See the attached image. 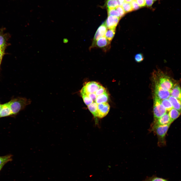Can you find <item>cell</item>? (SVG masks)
I'll list each match as a JSON object with an SVG mask.
<instances>
[{
	"mask_svg": "<svg viewBox=\"0 0 181 181\" xmlns=\"http://www.w3.org/2000/svg\"><path fill=\"white\" fill-rule=\"evenodd\" d=\"M110 43L105 36L101 37L94 43H92L90 49L94 48L101 49L106 52L110 48Z\"/></svg>",
	"mask_w": 181,
	"mask_h": 181,
	"instance_id": "4",
	"label": "cell"
},
{
	"mask_svg": "<svg viewBox=\"0 0 181 181\" xmlns=\"http://www.w3.org/2000/svg\"><path fill=\"white\" fill-rule=\"evenodd\" d=\"M126 2L127 3H131L132 0H125Z\"/></svg>",
	"mask_w": 181,
	"mask_h": 181,
	"instance_id": "37",
	"label": "cell"
},
{
	"mask_svg": "<svg viewBox=\"0 0 181 181\" xmlns=\"http://www.w3.org/2000/svg\"><path fill=\"white\" fill-rule=\"evenodd\" d=\"M172 123L168 113H166L157 120L154 121L151 125V127L157 125L171 124Z\"/></svg>",
	"mask_w": 181,
	"mask_h": 181,
	"instance_id": "10",
	"label": "cell"
},
{
	"mask_svg": "<svg viewBox=\"0 0 181 181\" xmlns=\"http://www.w3.org/2000/svg\"><path fill=\"white\" fill-rule=\"evenodd\" d=\"M121 6L126 13L131 12L133 10L131 5L130 3L126 2H124Z\"/></svg>",
	"mask_w": 181,
	"mask_h": 181,
	"instance_id": "24",
	"label": "cell"
},
{
	"mask_svg": "<svg viewBox=\"0 0 181 181\" xmlns=\"http://www.w3.org/2000/svg\"><path fill=\"white\" fill-rule=\"evenodd\" d=\"M143 181H168L166 179L159 177L155 175L147 177Z\"/></svg>",
	"mask_w": 181,
	"mask_h": 181,
	"instance_id": "23",
	"label": "cell"
},
{
	"mask_svg": "<svg viewBox=\"0 0 181 181\" xmlns=\"http://www.w3.org/2000/svg\"><path fill=\"white\" fill-rule=\"evenodd\" d=\"M115 33V29H108L107 30L105 36L110 42L113 38Z\"/></svg>",
	"mask_w": 181,
	"mask_h": 181,
	"instance_id": "18",
	"label": "cell"
},
{
	"mask_svg": "<svg viewBox=\"0 0 181 181\" xmlns=\"http://www.w3.org/2000/svg\"><path fill=\"white\" fill-rule=\"evenodd\" d=\"M108 15L120 18L119 14L116 9L108 10Z\"/></svg>",
	"mask_w": 181,
	"mask_h": 181,
	"instance_id": "25",
	"label": "cell"
},
{
	"mask_svg": "<svg viewBox=\"0 0 181 181\" xmlns=\"http://www.w3.org/2000/svg\"><path fill=\"white\" fill-rule=\"evenodd\" d=\"M5 164H4L1 165H0V171H1V170Z\"/></svg>",
	"mask_w": 181,
	"mask_h": 181,
	"instance_id": "36",
	"label": "cell"
},
{
	"mask_svg": "<svg viewBox=\"0 0 181 181\" xmlns=\"http://www.w3.org/2000/svg\"><path fill=\"white\" fill-rule=\"evenodd\" d=\"M180 113L179 111L173 108L169 111L168 114L171 122H172L177 118Z\"/></svg>",
	"mask_w": 181,
	"mask_h": 181,
	"instance_id": "17",
	"label": "cell"
},
{
	"mask_svg": "<svg viewBox=\"0 0 181 181\" xmlns=\"http://www.w3.org/2000/svg\"><path fill=\"white\" fill-rule=\"evenodd\" d=\"M80 93L83 101L86 105L88 106L94 102L85 93L82 92H80Z\"/></svg>",
	"mask_w": 181,
	"mask_h": 181,
	"instance_id": "22",
	"label": "cell"
},
{
	"mask_svg": "<svg viewBox=\"0 0 181 181\" xmlns=\"http://www.w3.org/2000/svg\"><path fill=\"white\" fill-rule=\"evenodd\" d=\"M156 84L162 89L168 91H170L173 87L172 82L167 76L160 77L158 82H157Z\"/></svg>",
	"mask_w": 181,
	"mask_h": 181,
	"instance_id": "6",
	"label": "cell"
},
{
	"mask_svg": "<svg viewBox=\"0 0 181 181\" xmlns=\"http://www.w3.org/2000/svg\"><path fill=\"white\" fill-rule=\"evenodd\" d=\"M140 7H142L146 5L145 0H135Z\"/></svg>",
	"mask_w": 181,
	"mask_h": 181,
	"instance_id": "32",
	"label": "cell"
},
{
	"mask_svg": "<svg viewBox=\"0 0 181 181\" xmlns=\"http://www.w3.org/2000/svg\"><path fill=\"white\" fill-rule=\"evenodd\" d=\"M1 61H0V64H1Z\"/></svg>",
	"mask_w": 181,
	"mask_h": 181,
	"instance_id": "39",
	"label": "cell"
},
{
	"mask_svg": "<svg viewBox=\"0 0 181 181\" xmlns=\"http://www.w3.org/2000/svg\"><path fill=\"white\" fill-rule=\"evenodd\" d=\"M171 96L181 100V89L178 85H176L170 90Z\"/></svg>",
	"mask_w": 181,
	"mask_h": 181,
	"instance_id": "15",
	"label": "cell"
},
{
	"mask_svg": "<svg viewBox=\"0 0 181 181\" xmlns=\"http://www.w3.org/2000/svg\"><path fill=\"white\" fill-rule=\"evenodd\" d=\"M118 5L122 6L123 3L124 2L125 0H117Z\"/></svg>",
	"mask_w": 181,
	"mask_h": 181,
	"instance_id": "35",
	"label": "cell"
},
{
	"mask_svg": "<svg viewBox=\"0 0 181 181\" xmlns=\"http://www.w3.org/2000/svg\"><path fill=\"white\" fill-rule=\"evenodd\" d=\"M106 6L108 9H115L118 6L117 0H107Z\"/></svg>",
	"mask_w": 181,
	"mask_h": 181,
	"instance_id": "19",
	"label": "cell"
},
{
	"mask_svg": "<svg viewBox=\"0 0 181 181\" xmlns=\"http://www.w3.org/2000/svg\"><path fill=\"white\" fill-rule=\"evenodd\" d=\"M153 0L154 1H156V0Z\"/></svg>",
	"mask_w": 181,
	"mask_h": 181,
	"instance_id": "40",
	"label": "cell"
},
{
	"mask_svg": "<svg viewBox=\"0 0 181 181\" xmlns=\"http://www.w3.org/2000/svg\"><path fill=\"white\" fill-rule=\"evenodd\" d=\"M12 115V113L9 106V102L3 105L0 112V117H6Z\"/></svg>",
	"mask_w": 181,
	"mask_h": 181,
	"instance_id": "12",
	"label": "cell"
},
{
	"mask_svg": "<svg viewBox=\"0 0 181 181\" xmlns=\"http://www.w3.org/2000/svg\"><path fill=\"white\" fill-rule=\"evenodd\" d=\"M105 22L103 23L98 28L93 38V43H94L101 37L105 36L107 30Z\"/></svg>",
	"mask_w": 181,
	"mask_h": 181,
	"instance_id": "11",
	"label": "cell"
},
{
	"mask_svg": "<svg viewBox=\"0 0 181 181\" xmlns=\"http://www.w3.org/2000/svg\"><path fill=\"white\" fill-rule=\"evenodd\" d=\"M145 1L146 5L149 7H151L153 3V0H145Z\"/></svg>",
	"mask_w": 181,
	"mask_h": 181,
	"instance_id": "33",
	"label": "cell"
},
{
	"mask_svg": "<svg viewBox=\"0 0 181 181\" xmlns=\"http://www.w3.org/2000/svg\"><path fill=\"white\" fill-rule=\"evenodd\" d=\"M2 105L0 104V112L1 111V109L2 108Z\"/></svg>",
	"mask_w": 181,
	"mask_h": 181,
	"instance_id": "38",
	"label": "cell"
},
{
	"mask_svg": "<svg viewBox=\"0 0 181 181\" xmlns=\"http://www.w3.org/2000/svg\"><path fill=\"white\" fill-rule=\"evenodd\" d=\"M135 61L137 62H140L144 59V57L142 54L139 53L136 54L134 56Z\"/></svg>",
	"mask_w": 181,
	"mask_h": 181,
	"instance_id": "27",
	"label": "cell"
},
{
	"mask_svg": "<svg viewBox=\"0 0 181 181\" xmlns=\"http://www.w3.org/2000/svg\"><path fill=\"white\" fill-rule=\"evenodd\" d=\"M160 101L161 103L167 111H169L173 108L171 104L168 99L160 100Z\"/></svg>",
	"mask_w": 181,
	"mask_h": 181,
	"instance_id": "20",
	"label": "cell"
},
{
	"mask_svg": "<svg viewBox=\"0 0 181 181\" xmlns=\"http://www.w3.org/2000/svg\"><path fill=\"white\" fill-rule=\"evenodd\" d=\"M116 9L119 13L120 18L123 17L126 13L121 6H118Z\"/></svg>",
	"mask_w": 181,
	"mask_h": 181,
	"instance_id": "29",
	"label": "cell"
},
{
	"mask_svg": "<svg viewBox=\"0 0 181 181\" xmlns=\"http://www.w3.org/2000/svg\"><path fill=\"white\" fill-rule=\"evenodd\" d=\"M110 106L107 103L98 104L97 110L98 117L102 118L105 116L108 113Z\"/></svg>",
	"mask_w": 181,
	"mask_h": 181,
	"instance_id": "7",
	"label": "cell"
},
{
	"mask_svg": "<svg viewBox=\"0 0 181 181\" xmlns=\"http://www.w3.org/2000/svg\"><path fill=\"white\" fill-rule=\"evenodd\" d=\"M12 160V155H7L0 156V165L11 161Z\"/></svg>",
	"mask_w": 181,
	"mask_h": 181,
	"instance_id": "21",
	"label": "cell"
},
{
	"mask_svg": "<svg viewBox=\"0 0 181 181\" xmlns=\"http://www.w3.org/2000/svg\"><path fill=\"white\" fill-rule=\"evenodd\" d=\"M6 43V40L4 36L0 33V48L4 49Z\"/></svg>",
	"mask_w": 181,
	"mask_h": 181,
	"instance_id": "26",
	"label": "cell"
},
{
	"mask_svg": "<svg viewBox=\"0 0 181 181\" xmlns=\"http://www.w3.org/2000/svg\"><path fill=\"white\" fill-rule=\"evenodd\" d=\"M86 94L89 98L93 100L94 102H95V101L97 97V96L96 94L95 93Z\"/></svg>",
	"mask_w": 181,
	"mask_h": 181,
	"instance_id": "31",
	"label": "cell"
},
{
	"mask_svg": "<svg viewBox=\"0 0 181 181\" xmlns=\"http://www.w3.org/2000/svg\"><path fill=\"white\" fill-rule=\"evenodd\" d=\"M154 121L166 113L167 110L161 103L160 99L155 97L153 106Z\"/></svg>",
	"mask_w": 181,
	"mask_h": 181,
	"instance_id": "3",
	"label": "cell"
},
{
	"mask_svg": "<svg viewBox=\"0 0 181 181\" xmlns=\"http://www.w3.org/2000/svg\"><path fill=\"white\" fill-rule=\"evenodd\" d=\"M130 4L133 10H137L140 7L135 0H132Z\"/></svg>",
	"mask_w": 181,
	"mask_h": 181,
	"instance_id": "30",
	"label": "cell"
},
{
	"mask_svg": "<svg viewBox=\"0 0 181 181\" xmlns=\"http://www.w3.org/2000/svg\"><path fill=\"white\" fill-rule=\"evenodd\" d=\"M101 85L94 81L87 82L83 86L81 92L86 93H95Z\"/></svg>",
	"mask_w": 181,
	"mask_h": 181,
	"instance_id": "5",
	"label": "cell"
},
{
	"mask_svg": "<svg viewBox=\"0 0 181 181\" xmlns=\"http://www.w3.org/2000/svg\"><path fill=\"white\" fill-rule=\"evenodd\" d=\"M4 49L0 48V61H1L4 54Z\"/></svg>",
	"mask_w": 181,
	"mask_h": 181,
	"instance_id": "34",
	"label": "cell"
},
{
	"mask_svg": "<svg viewBox=\"0 0 181 181\" xmlns=\"http://www.w3.org/2000/svg\"><path fill=\"white\" fill-rule=\"evenodd\" d=\"M87 106L89 110L95 118V123L97 124L98 123V121L97 119V118L98 117L97 110L98 104L95 102H94Z\"/></svg>",
	"mask_w": 181,
	"mask_h": 181,
	"instance_id": "14",
	"label": "cell"
},
{
	"mask_svg": "<svg viewBox=\"0 0 181 181\" xmlns=\"http://www.w3.org/2000/svg\"><path fill=\"white\" fill-rule=\"evenodd\" d=\"M106 91V90L105 88L101 85L96 92L95 94L97 96L103 94Z\"/></svg>",
	"mask_w": 181,
	"mask_h": 181,
	"instance_id": "28",
	"label": "cell"
},
{
	"mask_svg": "<svg viewBox=\"0 0 181 181\" xmlns=\"http://www.w3.org/2000/svg\"><path fill=\"white\" fill-rule=\"evenodd\" d=\"M170 91L164 90L156 84L155 87V97L160 100L167 99L170 95Z\"/></svg>",
	"mask_w": 181,
	"mask_h": 181,
	"instance_id": "8",
	"label": "cell"
},
{
	"mask_svg": "<svg viewBox=\"0 0 181 181\" xmlns=\"http://www.w3.org/2000/svg\"><path fill=\"white\" fill-rule=\"evenodd\" d=\"M120 18L111 15H108L105 22L107 29H115Z\"/></svg>",
	"mask_w": 181,
	"mask_h": 181,
	"instance_id": "9",
	"label": "cell"
},
{
	"mask_svg": "<svg viewBox=\"0 0 181 181\" xmlns=\"http://www.w3.org/2000/svg\"><path fill=\"white\" fill-rule=\"evenodd\" d=\"M171 124L164 125H159L151 127V131H153L157 135L158 144L162 147L166 145L165 137L167 131Z\"/></svg>",
	"mask_w": 181,
	"mask_h": 181,
	"instance_id": "2",
	"label": "cell"
},
{
	"mask_svg": "<svg viewBox=\"0 0 181 181\" xmlns=\"http://www.w3.org/2000/svg\"><path fill=\"white\" fill-rule=\"evenodd\" d=\"M168 99L171 104L173 108L181 113V100L170 96Z\"/></svg>",
	"mask_w": 181,
	"mask_h": 181,
	"instance_id": "13",
	"label": "cell"
},
{
	"mask_svg": "<svg viewBox=\"0 0 181 181\" xmlns=\"http://www.w3.org/2000/svg\"><path fill=\"white\" fill-rule=\"evenodd\" d=\"M109 95L107 91L97 96L95 102L97 104L107 102L109 99Z\"/></svg>",
	"mask_w": 181,
	"mask_h": 181,
	"instance_id": "16",
	"label": "cell"
},
{
	"mask_svg": "<svg viewBox=\"0 0 181 181\" xmlns=\"http://www.w3.org/2000/svg\"><path fill=\"white\" fill-rule=\"evenodd\" d=\"M31 101L25 98L18 97L9 102L13 115H16L31 103Z\"/></svg>",
	"mask_w": 181,
	"mask_h": 181,
	"instance_id": "1",
	"label": "cell"
}]
</instances>
